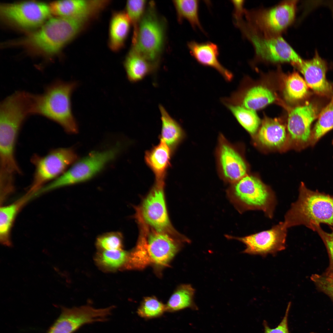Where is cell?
<instances>
[{"label": "cell", "instance_id": "6da1fadb", "mask_svg": "<svg viewBox=\"0 0 333 333\" xmlns=\"http://www.w3.org/2000/svg\"><path fill=\"white\" fill-rule=\"evenodd\" d=\"M141 232L134 248L128 253L122 270H141L152 266L158 275L169 266L184 243L189 242L183 236H176L155 230L150 232L140 224Z\"/></svg>", "mask_w": 333, "mask_h": 333}, {"label": "cell", "instance_id": "7a4b0ae2", "mask_svg": "<svg viewBox=\"0 0 333 333\" xmlns=\"http://www.w3.org/2000/svg\"><path fill=\"white\" fill-rule=\"evenodd\" d=\"M78 85L76 81L57 79L52 82L42 94H36L35 114L55 122L68 133H76L78 127L72 112L71 98Z\"/></svg>", "mask_w": 333, "mask_h": 333}, {"label": "cell", "instance_id": "3957f363", "mask_svg": "<svg viewBox=\"0 0 333 333\" xmlns=\"http://www.w3.org/2000/svg\"><path fill=\"white\" fill-rule=\"evenodd\" d=\"M284 222L288 228L303 225L313 230L321 223L333 226V196L311 190L302 182L298 198L286 212Z\"/></svg>", "mask_w": 333, "mask_h": 333}, {"label": "cell", "instance_id": "277c9868", "mask_svg": "<svg viewBox=\"0 0 333 333\" xmlns=\"http://www.w3.org/2000/svg\"><path fill=\"white\" fill-rule=\"evenodd\" d=\"M87 19L58 17L51 18L24 39L23 43L44 54H54L77 35Z\"/></svg>", "mask_w": 333, "mask_h": 333}, {"label": "cell", "instance_id": "5b68a950", "mask_svg": "<svg viewBox=\"0 0 333 333\" xmlns=\"http://www.w3.org/2000/svg\"><path fill=\"white\" fill-rule=\"evenodd\" d=\"M165 20L158 13L153 1L148 2L132 47L157 69L164 50L166 35Z\"/></svg>", "mask_w": 333, "mask_h": 333}, {"label": "cell", "instance_id": "8992f818", "mask_svg": "<svg viewBox=\"0 0 333 333\" xmlns=\"http://www.w3.org/2000/svg\"><path fill=\"white\" fill-rule=\"evenodd\" d=\"M244 37L252 44L256 57L272 63L289 62L294 66L302 59L281 35L262 34L251 27L242 19L234 23Z\"/></svg>", "mask_w": 333, "mask_h": 333}, {"label": "cell", "instance_id": "52a82bcc", "mask_svg": "<svg viewBox=\"0 0 333 333\" xmlns=\"http://www.w3.org/2000/svg\"><path fill=\"white\" fill-rule=\"evenodd\" d=\"M232 193V197L240 212L261 211L266 217H273L277 204L276 195L258 178L245 175L235 182Z\"/></svg>", "mask_w": 333, "mask_h": 333}, {"label": "cell", "instance_id": "ba28073f", "mask_svg": "<svg viewBox=\"0 0 333 333\" xmlns=\"http://www.w3.org/2000/svg\"><path fill=\"white\" fill-rule=\"evenodd\" d=\"M298 1H283L267 9L245 10L246 22L264 34L279 36L293 22Z\"/></svg>", "mask_w": 333, "mask_h": 333}, {"label": "cell", "instance_id": "9c48e42d", "mask_svg": "<svg viewBox=\"0 0 333 333\" xmlns=\"http://www.w3.org/2000/svg\"><path fill=\"white\" fill-rule=\"evenodd\" d=\"M117 146L106 150L93 152L76 161L62 175L40 189L41 193L86 181L99 172L117 155Z\"/></svg>", "mask_w": 333, "mask_h": 333}, {"label": "cell", "instance_id": "30bf717a", "mask_svg": "<svg viewBox=\"0 0 333 333\" xmlns=\"http://www.w3.org/2000/svg\"><path fill=\"white\" fill-rule=\"evenodd\" d=\"M77 158L72 149L67 148L53 149L43 156L33 155L31 161L35 171L29 192L34 194L47 183L57 178L76 161Z\"/></svg>", "mask_w": 333, "mask_h": 333}, {"label": "cell", "instance_id": "8fae6325", "mask_svg": "<svg viewBox=\"0 0 333 333\" xmlns=\"http://www.w3.org/2000/svg\"><path fill=\"white\" fill-rule=\"evenodd\" d=\"M287 229L284 221H281L269 229L233 238L245 245L243 253L264 257L269 254L274 255L285 249Z\"/></svg>", "mask_w": 333, "mask_h": 333}, {"label": "cell", "instance_id": "7c38bea8", "mask_svg": "<svg viewBox=\"0 0 333 333\" xmlns=\"http://www.w3.org/2000/svg\"><path fill=\"white\" fill-rule=\"evenodd\" d=\"M51 12L50 6L35 1L3 4L0 6L1 14L4 18L25 29H33L43 25Z\"/></svg>", "mask_w": 333, "mask_h": 333}, {"label": "cell", "instance_id": "4fadbf2b", "mask_svg": "<svg viewBox=\"0 0 333 333\" xmlns=\"http://www.w3.org/2000/svg\"><path fill=\"white\" fill-rule=\"evenodd\" d=\"M164 181H156L138 211L145 222L158 231L177 236L179 235L170 224L164 192Z\"/></svg>", "mask_w": 333, "mask_h": 333}, {"label": "cell", "instance_id": "5bb4252c", "mask_svg": "<svg viewBox=\"0 0 333 333\" xmlns=\"http://www.w3.org/2000/svg\"><path fill=\"white\" fill-rule=\"evenodd\" d=\"M317 111L314 105L308 103L296 107L290 111L287 127L292 139L301 144L310 143L311 125L317 117Z\"/></svg>", "mask_w": 333, "mask_h": 333}, {"label": "cell", "instance_id": "9a60e30c", "mask_svg": "<svg viewBox=\"0 0 333 333\" xmlns=\"http://www.w3.org/2000/svg\"><path fill=\"white\" fill-rule=\"evenodd\" d=\"M295 66L303 74L308 86L315 92L323 96H328L331 93V86L326 77V62L317 51L311 59L302 60Z\"/></svg>", "mask_w": 333, "mask_h": 333}, {"label": "cell", "instance_id": "2e32d148", "mask_svg": "<svg viewBox=\"0 0 333 333\" xmlns=\"http://www.w3.org/2000/svg\"><path fill=\"white\" fill-rule=\"evenodd\" d=\"M275 99L274 94L269 89L257 85L245 89H239L229 97L222 99L221 101L224 105H239L256 111L272 103Z\"/></svg>", "mask_w": 333, "mask_h": 333}, {"label": "cell", "instance_id": "e0dca14e", "mask_svg": "<svg viewBox=\"0 0 333 333\" xmlns=\"http://www.w3.org/2000/svg\"><path fill=\"white\" fill-rule=\"evenodd\" d=\"M187 45L191 55L199 64L215 69L226 81L232 80V73L219 61V50L217 44L211 42L199 43L193 40L188 42Z\"/></svg>", "mask_w": 333, "mask_h": 333}, {"label": "cell", "instance_id": "ac0fdd59", "mask_svg": "<svg viewBox=\"0 0 333 333\" xmlns=\"http://www.w3.org/2000/svg\"><path fill=\"white\" fill-rule=\"evenodd\" d=\"M105 3L99 1L61 0L52 2L49 6L51 12L58 17L88 19Z\"/></svg>", "mask_w": 333, "mask_h": 333}, {"label": "cell", "instance_id": "d6986e66", "mask_svg": "<svg viewBox=\"0 0 333 333\" xmlns=\"http://www.w3.org/2000/svg\"><path fill=\"white\" fill-rule=\"evenodd\" d=\"M219 159L223 174L227 180L235 183L245 176L247 167L244 161L237 151L227 143L221 145Z\"/></svg>", "mask_w": 333, "mask_h": 333}, {"label": "cell", "instance_id": "ffe728a7", "mask_svg": "<svg viewBox=\"0 0 333 333\" xmlns=\"http://www.w3.org/2000/svg\"><path fill=\"white\" fill-rule=\"evenodd\" d=\"M172 151L163 141L146 152L145 160L154 174L156 181H164L167 170L170 166Z\"/></svg>", "mask_w": 333, "mask_h": 333}, {"label": "cell", "instance_id": "44dd1931", "mask_svg": "<svg viewBox=\"0 0 333 333\" xmlns=\"http://www.w3.org/2000/svg\"><path fill=\"white\" fill-rule=\"evenodd\" d=\"M127 78L136 83L143 79L157 70L146 58L131 47L124 63Z\"/></svg>", "mask_w": 333, "mask_h": 333}, {"label": "cell", "instance_id": "7402d4cb", "mask_svg": "<svg viewBox=\"0 0 333 333\" xmlns=\"http://www.w3.org/2000/svg\"><path fill=\"white\" fill-rule=\"evenodd\" d=\"M132 24L125 12H119L113 15L109 32V45L113 51H118L125 45Z\"/></svg>", "mask_w": 333, "mask_h": 333}, {"label": "cell", "instance_id": "603a6c76", "mask_svg": "<svg viewBox=\"0 0 333 333\" xmlns=\"http://www.w3.org/2000/svg\"><path fill=\"white\" fill-rule=\"evenodd\" d=\"M257 138L264 146L272 147L280 146L286 138L285 127L277 119L266 117L262 121Z\"/></svg>", "mask_w": 333, "mask_h": 333}, {"label": "cell", "instance_id": "cb8c5ba5", "mask_svg": "<svg viewBox=\"0 0 333 333\" xmlns=\"http://www.w3.org/2000/svg\"><path fill=\"white\" fill-rule=\"evenodd\" d=\"M159 109L162 121L160 140L164 142L173 152L181 141L183 131L180 124L162 105H160Z\"/></svg>", "mask_w": 333, "mask_h": 333}, {"label": "cell", "instance_id": "d4e9b609", "mask_svg": "<svg viewBox=\"0 0 333 333\" xmlns=\"http://www.w3.org/2000/svg\"><path fill=\"white\" fill-rule=\"evenodd\" d=\"M195 292V289L190 284L180 285L165 304L166 312H174L187 308L197 310L194 301Z\"/></svg>", "mask_w": 333, "mask_h": 333}, {"label": "cell", "instance_id": "484cf974", "mask_svg": "<svg viewBox=\"0 0 333 333\" xmlns=\"http://www.w3.org/2000/svg\"><path fill=\"white\" fill-rule=\"evenodd\" d=\"M128 252L123 249L112 250L98 251L95 260L97 265L105 271H114L122 269L127 258Z\"/></svg>", "mask_w": 333, "mask_h": 333}, {"label": "cell", "instance_id": "4316f807", "mask_svg": "<svg viewBox=\"0 0 333 333\" xmlns=\"http://www.w3.org/2000/svg\"><path fill=\"white\" fill-rule=\"evenodd\" d=\"M173 2L179 22L186 20L194 29L198 28L204 31L199 16V0H175Z\"/></svg>", "mask_w": 333, "mask_h": 333}, {"label": "cell", "instance_id": "83f0119b", "mask_svg": "<svg viewBox=\"0 0 333 333\" xmlns=\"http://www.w3.org/2000/svg\"><path fill=\"white\" fill-rule=\"evenodd\" d=\"M23 200L3 206L0 211V239L2 244L9 246L11 244L10 233L16 216Z\"/></svg>", "mask_w": 333, "mask_h": 333}, {"label": "cell", "instance_id": "f1b7e54d", "mask_svg": "<svg viewBox=\"0 0 333 333\" xmlns=\"http://www.w3.org/2000/svg\"><path fill=\"white\" fill-rule=\"evenodd\" d=\"M240 125L249 133L255 134L260 125V120L255 111L239 105L226 104Z\"/></svg>", "mask_w": 333, "mask_h": 333}, {"label": "cell", "instance_id": "f546056e", "mask_svg": "<svg viewBox=\"0 0 333 333\" xmlns=\"http://www.w3.org/2000/svg\"><path fill=\"white\" fill-rule=\"evenodd\" d=\"M286 76L284 89L286 99L294 101L304 97L308 92V86L305 80L296 72H293Z\"/></svg>", "mask_w": 333, "mask_h": 333}, {"label": "cell", "instance_id": "4dcf8cb0", "mask_svg": "<svg viewBox=\"0 0 333 333\" xmlns=\"http://www.w3.org/2000/svg\"><path fill=\"white\" fill-rule=\"evenodd\" d=\"M333 128V97L322 110L311 131L310 144L314 146L327 132Z\"/></svg>", "mask_w": 333, "mask_h": 333}, {"label": "cell", "instance_id": "1f68e13d", "mask_svg": "<svg viewBox=\"0 0 333 333\" xmlns=\"http://www.w3.org/2000/svg\"><path fill=\"white\" fill-rule=\"evenodd\" d=\"M166 312L165 304L154 296L144 298L137 311L139 316L147 319L159 317Z\"/></svg>", "mask_w": 333, "mask_h": 333}, {"label": "cell", "instance_id": "d6a6232c", "mask_svg": "<svg viewBox=\"0 0 333 333\" xmlns=\"http://www.w3.org/2000/svg\"><path fill=\"white\" fill-rule=\"evenodd\" d=\"M148 3L144 0H128L126 4L125 12L133 27L132 39L136 37L140 23L146 10Z\"/></svg>", "mask_w": 333, "mask_h": 333}, {"label": "cell", "instance_id": "836d02e7", "mask_svg": "<svg viewBox=\"0 0 333 333\" xmlns=\"http://www.w3.org/2000/svg\"><path fill=\"white\" fill-rule=\"evenodd\" d=\"M122 238L120 233L113 232L105 233L98 237L96 245L98 251L122 249Z\"/></svg>", "mask_w": 333, "mask_h": 333}, {"label": "cell", "instance_id": "e575fe53", "mask_svg": "<svg viewBox=\"0 0 333 333\" xmlns=\"http://www.w3.org/2000/svg\"><path fill=\"white\" fill-rule=\"evenodd\" d=\"M313 281L333 300V271L323 275H315L312 277Z\"/></svg>", "mask_w": 333, "mask_h": 333}, {"label": "cell", "instance_id": "d590c367", "mask_svg": "<svg viewBox=\"0 0 333 333\" xmlns=\"http://www.w3.org/2000/svg\"><path fill=\"white\" fill-rule=\"evenodd\" d=\"M313 231H316L323 240L333 263V228L331 233H327L323 230L319 225L315 226Z\"/></svg>", "mask_w": 333, "mask_h": 333}, {"label": "cell", "instance_id": "8d00e7d4", "mask_svg": "<svg viewBox=\"0 0 333 333\" xmlns=\"http://www.w3.org/2000/svg\"><path fill=\"white\" fill-rule=\"evenodd\" d=\"M290 305V303L288 304L284 317L276 328H271L266 322H264V333H289L288 326V318Z\"/></svg>", "mask_w": 333, "mask_h": 333}, {"label": "cell", "instance_id": "74e56055", "mask_svg": "<svg viewBox=\"0 0 333 333\" xmlns=\"http://www.w3.org/2000/svg\"><path fill=\"white\" fill-rule=\"evenodd\" d=\"M231 2L234 6L233 17L234 22L242 18L245 10L243 7L244 1L232 0Z\"/></svg>", "mask_w": 333, "mask_h": 333}, {"label": "cell", "instance_id": "f35d334b", "mask_svg": "<svg viewBox=\"0 0 333 333\" xmlns=\"http://www.w3.org/2000/svg\"><path fill=\"white\" fill-rule=\"evenodd\" d=\"M332 143H333V141H332Z\"/></svg>", "mask_w": 333, "mask_h": 333}]
</instances>
